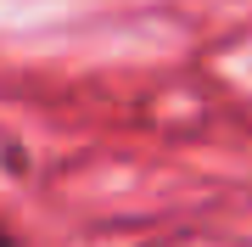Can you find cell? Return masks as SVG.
<instances>
[{
    "mask_svg": "<svg viewBox=\"0 0 252 247\" xmlns=\"http://www.w3.org/2000/svg\"><path fill=\"white\" fill-rule=\"evenodd\" d=\"M0 247H17V236H11V230H6V225H0Z\"/></svg>",
    "mask_w": 252,
    "mask_h": 247,
    "instance_id": "obj_1",
    "label": "cell"
}]
</instances>
